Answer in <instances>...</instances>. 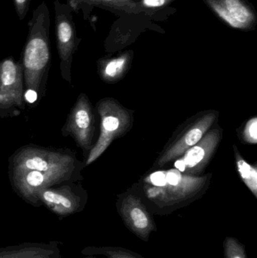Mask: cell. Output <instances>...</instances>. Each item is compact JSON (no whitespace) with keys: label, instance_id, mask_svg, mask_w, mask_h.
<instances>
[{"label":"cell","instance_id":"15","mask_svg":"<svg viewBox=\"0 0 257 258\" xmlns=\"http://www.w3.org/2000/svg\"><path fill=\"white\" fill-rule=\"evenodd\" d=\"M85 256L101 255L106 258H145L127 248L117 246H89L81 251Z\"/></svg>","mask_w":257,"mask_h":258},{"label":"cell","instance_id":"18","mask_svg":"<svg viewBox=\"0 0 257 258\" xmlns=\"http://www.w3.org/2000/svg\"><path fill=\"white\" fill-rule=\"evenodd\" d=\"M241 138L244 142L250 144H256L257 143V118L253 117L246 122Z\"/></svg>","mask_w":257,"mask_h":258},{"label":"cell","instance_id":"7","mask_svg":"<svg viewBox=\"0 0 257 258\" xmlns=\"http://www.w3.org/2000/svg\"><path fill=\"white\" fill-rule=\"evenodd\" d=\"M217 119V112H208L198 118L191 125H189L178 138L165 147L161 156L158 158L156 166L163 167L182 156L205 136Z\"/></svg>","mask_w":257,"mask_h":258},{"label":"cell","instance_id":"3","mask_svg":"<svg viewBox=\"0 0 257 258\" xmlns=\"http://www.w3.org/2000/svg\"><path fill=\"white\" fill-rule=\"evenodd\" d=\"M50 14L48 6L42 2L33 13L28 23V35L22 54L26 86L38 90L41 80L51 60Z\"/></svg>","mask_w":257,"mask_h":258},{"label":"cell","instance_id":"10","mask_svg":"<svg viewBox=\"0 0 257 258\" xmlns=\"http://www.w3.org/2000/svg\"><path fill=\"white\" fill-rule=\"evenodd\" d=\"M67 123V130L78 145L84 150H89L95 132V118L92 106L85 95H81L78 98L69 114Z\"/></svg>","mask_w":257,"mask_h":258},{"label":"cell","instance_id":"11","mask_svg":"<svg viewBox=\"0 0 257 258\" xmlns=\"http://www.w3.org/2000/svg\"><path fill=\"white\" fill-rule=\"evenodd\" d=\"M22 67L12 57L0 62V104L21 105Z\"/></svg>","mask_w":257,"mask_h":258},{"label":"cell","instance_id":"13","mask_svg":"<svg viewBox=\"0 0 257 258\" xmlns=\"http://www.w3.org/2000/svg\"><path fill=\"white\" fill-rule=\"evenodd\" d=\"M128 58L127 56L108 60L103 65L101 76L103 80L114 83L122 80L128 70Z\"/></svg>","mask_w":257,"mask_h":258},{"label":"cell","instance_id":"4","mask_svg":"<svg viewBox=\"0 0 257 258\" xmlns=\"http://www.w3.org/2000/svg\"><path fill=\"white\" fill-rule=\"evenodd\" d=\"M98 111L101 117V132L98 142L89 153L86 165L97 160L115 139L125 135L132 126L131 112L113 98L100 101Z\"/></svg>","mask_w":257,"mask_h":258},{"label":"cell","instance_id":"19","mask_svg":"<svg viewBox=\"0 0 257 258\" xmlns=\"http://www.w3.org/2000/svg\"><path fill=\"white\" fill-rule=\"evenodd\" d=\"M214 8L216 12H217V14H218L223 20H225L228 24H230L232 27H238H238H242V25L239 24L236 20L234 19L233 17L226 10V8L222 6H218V5H214Z\"/></svg>","mask_w":257,"mask_h":258},{"label":"cell","instance_id":"17","mask_svg":"<svg viewBox=\"0 0 257 258\" xmlns=\"http://www.w3.org/2000/svg\"><path fill=\"white\" fill-rule=\"evenodd\" d=\"M226 10L241 25L250 19V13L240 0H225Z\"/></svg>","mask_w":257,"mask_h":258},{"label":"cell","instance_id":"9","mask_svg":"<svg viewBox=\"0 0 257 258\" xmlns=\"http://www.w3.org/2000/svg\"><path fill=\"white\" fill-rule=\"evenodd\" d=\"M41 205L59 218H66L82 211L85 200L68 186L48 187L41 191L38 196Z\"/></svg>","mask_w":257,"mask_h":258},{"label":"cell","instance_id":"24","mask_svg":"<svg viewBox=\"0 0 257 258\" xmlns=\"http://www.w3.org/2000/svg\"><path fill=\"white\" fill-rule=\"evenodd\" d=\"M84 258H89V257H84Z\"/></svg>","mask_w":257,"mask_h":258},{"label":"cell","instance_id":"16","mask_svg":"<svg viewBox=\"0 0 257 258\" xmlns=\"http://www.w3.org/2000/svg\"><path fill=\"white\" fill-rule=\"evenodd\" d=\"M224 258H248L245 247L233 236H227L223 242Z\"/></svg>","mask_w":257,"mask_h":258},{"label":"cell","instance_id":"23","mask_svg":"<svg viewBox=\"0 0 257 258\" xmlns=\"http://www.w3.org/2000/svg\"><path fill=\"white\" fill-rule=\"evenodd\" d=\"M87 257L89 258H96V257H94V256H87Z\"/></svg>","mask_w":257,"mask_h":258},{"label":"cell","instance_id":"2","mask_svg":"<svg viewBox=\"0 0 257 258\" xmlns=\"http://www.w3.org/2000/svg\"><path fill=\"white\" fill-rule=\"evenodd\" d=\"M211 174L193 176L178 169L158 170L143 180L145 200L151 213L166 215L197 199L209 183Z\"/></svg>","mask_w":257,"mask_h":258},{"label":"cell","instance_id":"14","mask_svg":"<svg viewBox=\"0 0 257 258\" xmlns=\"http://www.w3.org/2000/svg\"><path fill=\"white\" fill-rule=\"evenodd\" d=\"M235 150V162L237 169L240 177L242 179L244 184L247 186L250 192L257 198V168L251 164L248 163L240 154L236 147Z\"/></svg>","mask_w":257,"mask_h":258},{"label":"cell","instance_id":"20","mask_svg":"<svg viewBox=\"0 0 257 258\" xmlns=\"http://www.w3.org/2000/svg\"><path fill=\"white\" fill-rule=\"evenodd\" d=\"M14 2L18 18L22 21L28 12L31 0H14Z\"/></svg>","mask_w":257,"mask_h":258},{"label":"cell","instance_id":"22","mask_svg":"<svg viewBox=\"0 0 257 258\" xmlns=\"http://www.w3.org/2000/svg\"><path fill=\"white\" fill-rule=\"evenodd\" d=\"M165 3V0H143V4L148 7H160Z\"/></svg>","mask_w":257,"mask_h":258},{"label":"cell","instance_id":"1","mask_svg":"<svg viewBox=\"0 0 257 258\" xmlns=\"http://www.w3.org/2000/svg\"><path fill=\"white\" fill-rule=\"evenodd\" d=\"M74 169L75 159L71 155L33 147L20 150L11 164L14 189L34 206H41V191L66 181Z\"/></svg>","mask_w":257,"mask_h":258},{"label":"cell","instance_id":"12","mask_svg":"<svg viewBox=\"0 0 257 258\" xmlns=\"http://www.w3.org/2000/svg\"><path fill=\"white\" fill-rule=\"evenodd\" d=\"M56 242H23L0 248V258H62Z\"/></svg>","mask_w":257,"mask_h":258},{"label":"cell","instance_id":"21","mask_svg":"<svg viewBox=\"0 0 257 258\" xmlns=\"http://www.w3.org/2000/svg\"><path fill=\"white\" fill-rule=\"evenodd\" d=\"M37 98V92L33 89H27L25 94H24V98L30 104H33V103L36 102Z\"/></svg>","mask_w":257,"mask_h":258},{"label":"cell","instance_id":"6","mask_svg":"<svg viewBox=\"0 0 257 258\" xmlns=\"http://www.w3.org/2000/svg\"><path fill=\"white\" fill-rule=\"evenodd\" d=\"M221 138L222 132L218 127L208 131L197 144L177 159L175 168L184 174L199 176L209 163Z\"/></svg>","mask_w":257,"mask_h":258},{"label":"cell","instance_id":"8","mask_svg":"<svg viewBox=\"0 0 257 258\" xmlns=\"http://www.w3.org/2000/svg\"><path fill=\"white\" fill-rule=\"evenodd\" d=\"M54 6L57 50L62 66L67 68L78 42L72 15L73 9L69 4L60 3L58 0H54Z\"/></svg>","mask_w":257,"mask_h":258},{"label":"cell","instance_id":"5","mask_svg":"<svg viewBox=\"0 0 257 258\" xmlns=\"http://www.w3.org/2000/svg\"><path fill=\"white\" fill-rule=\"evenodd\" d=\"M118 213L126 228L143 242H149L157 226L150 211L137 194L126 192L118 200Z\"/></svg>","mask_w":257,"mask_h":258}]
</instances>
